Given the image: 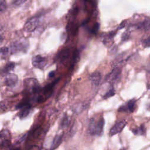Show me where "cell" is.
<instances>
[{
  "mask_svg": "<svg viewBox=\"0 0 150 150\" xmlns=\"http://www.w3.org/2000/svg\"><path fill=\"white\" fill-rule=\"evenodd\" d=\"M7 7L6 0H0V11L2 12L4 11L6 9Z\"/></svg>",
  "mask_w": 150,
  "mask_h": 150,
  "instance_id": "603a6c76",
  "label": "cell"
},
{
  "mask_svg": "<svg viewBox=\"0 0 150 150\" xmlns=\"http://www.w3.org/2000/svg\"><path fill=\"white\" fill-rule=\"evenodd\" d=\"M15 66V64L14 62H9L7 63L3 68L2 73H5L6 74H8L9 72H10L11 71H12L14 69Z\"/></svg>",
  "mask_w": 150,
  "mask_h": 150,
  "instance_id": "5bb4252c",
  "label": "cell"
},
{
  "mask_svg": "<svg viewBox=\"0 0 150 150\" xmlns=\"http://www.w3.org/2000/svg\"><path fill=\"white\" fill-rule=\"evenodd\" d=\"M8 150H21V148L17 146H11Z\"/></svg>",
  "mask_w": 150,
  "mask_h": 150,
  "instance_id": "4316f807",
  "label": "cell"
},
{
  "mask_svg": "<svg viewBox=\"0 0 150 150\" xmlns=\"http://www.w3.org/2000/svg\"><path fill=\"white\" fill-rule=\"evenodd\" d=\"M128 111L130 112H133L136 108V101L135 100L132 99L129 100L126 104Z\"/></svg>",
  "mask_w": 150,
  "mask_h": 150,
  "instance_id": "e0dca14e",
  "label": "cell"
},
{
  "mask_svg": "<svg viewBox=\"0 0 150 150\" xmlns=\"http://www.w3.org/2000/svg\"><path fill=\"white\" fill-rule=\"evenodd\" d=\"M27 0H12V5L13 6H19L24 4Z\"/></svg>",
  "mask_w": 150,
  "mask_h": 150,
  "instance_id": "7402d4cb",
  "label": "cell"
},
{
  "mask_svg": "<svg viewBox=\"0 0 150 150\" xmlns=\"http://www.w3.org/2000/svg\"><path fill=\"white\" fill-rule=\"evenodd\" d=\"M18 81L16 74L14 73H8L6 74L4 79V84L8 87L15 86Z\"/></svg>",
  "mask_w": 150,
  "mask_h": 150,
  "instance_id": "8992f818",
  "label": "cell"
},
{
  "mask_svg": "<svg viewBox=\"0 0 150 150\" xmlns=\"http://www.w3.org/2000/svg\"><path fill=\"white\" fill-rule=\"evenodd\" d=\"M70 50L69 49H64L58 53L57 59L61 63H64L67 61L70 56Z\"/></svg>",
  "mask_w": 150,
  "mask_h": 150,
  "instance_id": "52a82bcc",
  "label": "cell"
},
{
  "mask_svg": "<svg viewBox=\"0 0 150 150\" xmlns=\"http://www.w3.org/2000/svg\"><path fill=\"white\" fill-rule=\"evenodd\" d=\"M10 134L8 130H2L1 132V139H9Z\"/></svg>",
  "mask_w": 150,
  "mask_h": 150,
  "instance_id": "44dd1931",
  "label": "cell"
},
{
  "mask_svg": "<svg viewBox=\"0 0 150 150\" xmlns=\"http://www.w3.org/2000/svg\"><path fill=\"white\" fill-rule=\"evenodd\" d=\"M89 79L94 86H97L100 84L101 76L99 72H94L90 76Z\"/></svg>",
  "mask_w": 150,
  "mask_h": 150,
  "instance_id": "30bf717a",
  "label": "cell"
},
{
  "mask_svg": "<svg viewBox=\"0 0 150 150\" xmlns=\"http://www.w3.org/2000/svg\"><path fill=\"white\" fill-rule=\"evenodd\" d=\"M132 132L135 135H144L145 132L144 126L143 125H142L141 126L139 127L138 128L132 129Z\"/></svg>",
  "mask_w": 150,
  "mask_h": 150,
  "instance_id": "ac0fdd59",
  "label": "cell"
},
{
  "mask_svg": "<svg viewBox=\"0 0 150 150\" xmlns=\"http://www.w3.org/2000/svg\"><path fill=\"white\" fill-rule=\"evenodd\" d=\"M47 59L45 57H43L41 55H36L32 57V65L39 69H43L46 65Z\"/></svg>",
  "mask_w": 150,
  "mask_h": 150,
  "instance_id": "277c9868",
  "label": "cell"
},
{
  "mask_svg": "<svg viewBox=\"0 0 150 150\" xmlns=\"http://www.w3.org/2000/svg\"><path fill=\"white\" fill-rule=\"evenodd\" d=\"M99 28H100V24L98 23H96L94 25V26H93V29H92L93 33H94V34H96L97 33L98 30H99Z\"/></svg>",
  "mask_w": 150,
  "mask_h": 150,
  "instance_id": "cb8c5ba5",
  "label": "cell"
},
{
  "mask_svg": "<svg viewBox=\"0 0 150 150\" xmlns=\"http://www.w3.org/2000/svg\"><path fill=\"white\" fill-rule=\"evenodd\" d=\"M127 122L125 120H121L116 122L113 127L110 129L109 135L112 137L117 134H118L122 131L125 126L126 125Z\"/></svg>",
  "mask_w": 150,
  "mask_h": 150,
  "instance_id": "5b68a950",
  "label": "cell"
},
{
  "mask_svg": "<svg viewBox=\"0 0 150 150\" xmlns=\"http://www.w3.org/2000/svg\"><path fill=\"white\" fill-rule=\"evenodd\" d=\"M48 76L50 78H52V77H53L54 76V71H52L50 72H49V74H48Z\"/></svg>",
  "mask_w": 150,
  "mask_h": 150,
  "instance_id": "83f0119b",
  "label": "cell"
},
{
  "mask_svg": "<svg viewBox=\"0 0 150 150\" xmlns=\"http://www.w3.org/2000/svg\"><path fill=\"white\" fill-rule=\"evenodd\" d=\"M129 39V34H127V33H124L122 36V40L124 41L125 40H127Z\"/></svg>",
  "mask_w": 150,
  "mask_h": 150,
  "instance_id": "484cf974",
  "label": "cell"
},
{
  "mask_svg": "<svg viewBox=\"0 0 150 150\" xmlns=\"http://www.w3.org/2000/svg\"><path fill=\"white\" fill-rule=\"evenodd\" d=\"M121 73V69L119 67H115L111 72L108 75L106 79L108 81H112L117 79Z\"/></svg>",
  "mask_w": 150,
  "mask_h": 150,
  "instance_id": "ba28073f",
  "label": "cell"
},
{
  "mask_svg": "<svg viewBox=\"0 0 150 150\" xmlns=\"http://www.w3.org/2000/svg\"><path fill=\"white\" fill-rule=\"evenodd\" d=\"M0 51H1V59H3L8 55L9 52V48H8L7 47L4 46L1 48Z\"/></svg>",
  "mask_w": 150,
  "mask_h": 150,
  "instance_id": "d6986e66",
  "label": "cell"
},
{
  "mask_svg": "<svg viewBox=\"0 0 150 150\" xmlns=\"http://www.w3.org/2000/svg\"><path fill=\"white\" fill-rule=\"evenodd\" d=\"M104 119L103 117H101L96 123V135L100 136L103 134L104 126Z\"/></svg>",
  "mask_w": 150,
  "mask_h": 150,
  "instance_id": "8fae6325",
  "label": "cell"
},
{
  "mask_svg": "<svg viewBox=\"0 0 150 150\" xmlns=\"http://www.w3.org/2000/svg\"><path fill=\"white\" fill-rule=\"evenodd\" d=\"M88 107V104L87 103H81L75 106V107L73 108V111L74 113H80L82 112L84 110H85Z\"/></svg>",
  "mask_w": 150,
  "mask_h": 150,
  "instance_id": "2e32d148",
  "label": "cell"
},
{
  "mask_svg": "<svg viewBox=\"0 0 150 150\" xmlns=\"http://www.w3.org/2000/svg\"><path fill=\"white\" fill-rule=\"evenodd\" d=\"M96 123L95 119L91 118L89 121L88 124V132L91 135H96Z\"/></svg>",
  "mask_w": 150,
  "mask_h": 150,
  "instance_id": "7c38bea8",
  "label": "cell"
},
{
  "mask_svg": "<svg viewBox=\"0 0 150 150\" xmlns=\"http://www.w3.org/2000/svg\"><path fill=\"white\" fill-rule=\"evenodd\" d=\"M28 42L26 39H21L11 43L9 47V51L11 54H14L19 52H25L28 49Z\"/></svg>",
  "mask_w": 150,
  "mask_h": 150,
  "instance_id": "7a4b0ae2",
  "label": "cell"
},
{
  "mask_svg": "<svg viewBox=\"0 0 150 150\" xmlns=\"http://www.w3.org/2000/svg\"><path fill=\"white\" fill-rule=\"evenodd\" d=\"M69 122H70L69 117L66 114H65L64 115V116L62 117V120H61L60 125V128L63 129V128H65L67 127V126L69 124Z\"/></svg>",
  "mask_w": 150,
  "mask_h": 150,
  "instance_id": "9a60e30c",
  "label": "cell"
},
{
  "mask_svg": "<svg viewBox=\"0 0 150 150\" xmlns=\"http://www.w3.org/2000/svg\"><path fill=\"white\" fill-rule=\"evenodd\" d=\"M62 138H63L62 134H59L56 135V136L53 139L50 150H54L56 148H57L61 144L62 141Z\"/></svg>",
  "mask_w": 150,
  "mask_h": 150,
  "instance_id": "9c48e42d",
  "label": "cell"
},
{
  "mask_svg": "<svg viewBox=\"0 0 150 150\" xmlns=\"http://www.w3.org/2000/svg\"><path fill=\"white\" fill-rule=\"evenodd\" d=\"M115 95V90L114 89V88H111L103 96L104 98H108L111 97H112Z\"/></svg>",
  "mask_w": 150,
  "mask_h": 150,
  "instance_id": "ffe728a7",
  "label": "cell"
},
{
  "mask_svg": "<svg viewBox=\"0 0 150 150\" xmlns=\"http://www.w3.org/2000/svg\"><path fill=\"white\" fill-rule=\"evenodd\" d=\"M143 44L145 47H150V37L143 41Z\"/></svg>",
  "mask_w": 150,
  "mask_h": 150,
  "instance_id": "d4e9b609",
  "label": "cell"
},
{
  "mask_svg": "<svg viewBox=\"0 0 150 150\" xmlns=\"http://www.w3.org/2000/svg\"><path fill=\"white\" fill-rule=\"evenodd\" d=\"M31 107L32 106H28L21 109V110L19 111L18 114L19 117L21 119H23L27 117L31 111Z\"/></svg>",
  "mask_w": 150,
  "mask_h": 150,
  "instance_id": "4fadbf2b",
  "label": "cell"
},
{
  "mask_svg": "<svg viewBox=\"0 0 150 150\" xmlns=\"http://www.w3.org/2000/svg\"><path fill=\"white\" fill-rule=\"evenodd\" d=\"M23 86L25 91L26 94L33 95V97H36L35 95L39 93L40 87L38 81L34 78H28L23 81Z\"/></svg>",
  "mask_w": 150,
  "mask_h": 150,
  "instance_id": "6da1fadb",
  "label": "cell"
},
{
  "mask_svg": "<svg viewBox=\"0 0 150 150\" xmlns=\"http://www.w3.org/2000/svg\"><path fill=\"white\" fill-rule=\"evenodd\" d=\"M39 23V19L38 17L35 16L31 18L25 23L23 29L27 32H32L34 31L38 27Z\"/></svg>",
  "mask_w": 150,
  "mask_h": 150,
  "instance_id": "3957f363",
  "label": "cell"
}]
</instances>
